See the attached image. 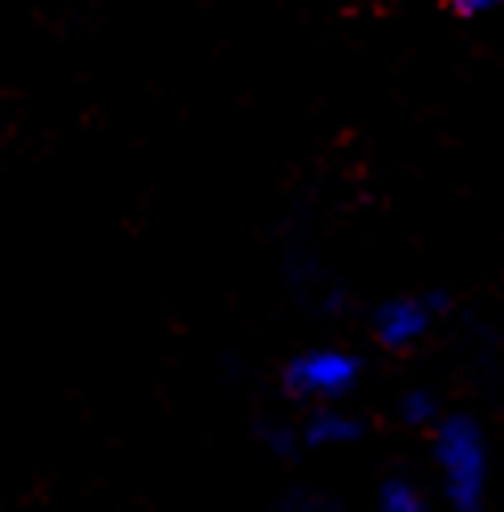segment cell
Segmentation results:
<instances>
[{
	"label": "cell",
	"instance_id": "obj_1",
	"mask_svg": "<svg viewBox=\"0 0 504 512\" xmlns=\"http://www.w3.org/2000/svg\"><path fill=\"white\" fill-rule=\"evenodd\" d=\"M431 468L452 512H484L492 492V439L472 411H444L431 423Z\"/></svg>",
	"mask_w": 504,
	"mask_h": 512
},
{
	"label": "cell",
	"instance_id": "obj_2",
	"mask_svg": "<svg viewBox=\"0 0 504 512\" xmlns=\"http://www.w3.org/2000/svg\"><path fill=\"white\" fill-rule=\"evenodd\" d=\"M366 378V358L350 346H305L297 350L285 370H281V387L293 403L313 407V403H346Z\"/></svg>",
	"mask_w": 504,
	"mask_h": 512
},
{
	"label": "cell",
	"instance_id": "obj_3",
	"mask_svg": "<svg viewBox=\"0 0 504 512\" xmlns=\"http://www.w3.org/2000/svg\"><path fill=\"white\" fill-rule=\"evenodd\" d=\"M452 309V297L444 289H419V293H395L370 305L366 330L374 346H383L387 354H411L419 350L435 326L444 322V313Z\"/></svg>",
	"mask_w": 504,
	"mask_h": 512
},
{
	"label": "cell",
	"instance_id": "obj_4",
	"mask_svg": "<svg viewBox=\"0 0 504 512\" xmlns=\"http://www.w3.org/2000/svg\"><path fill=\"white\" fill-rule=\"evenodd\" d=\"M301 452H338L366 439V419L342 403H313L305 407V419L297 423Z\"/></svg>",
	"mask_w": 504,
	"mask_h": 512
},
{
	"label": "cell",
	"instance_id": "obj_5",
	"mask_svg": "<svg viewBox=\"0 0 504 512\" xmlns=\"http://www.w3.org/2000/svg\"><path fill=\"white\" fill-rule=\"evenodd\" d=\"M374 508L378 512H431V500H427V488L415 476L391 472L374 488Z\"/></svg>",
	"mask_w": 504,
	"mask_h": 512
},
{
	"label": "cell",
	"instance_id": "obj_6",
	"mask_svg": "<svg viewBox=\"0 0 504 512\" xmlns=\"http://www.w3.org/2000/svg\"><path fill=\"white\" fill-rule=\"evenodd\" d=\"M395 415H399V423L403 427H411V431H431V423L444 415V399H439L431 387H407L403 395H399V403H395Z\"/></svg>",
	"mask_w": 504,
	"mask_h": 512
},
{
	"label": "cell",
	"instance_id": "obj_7",
	"mask_svg": "<svg viewBox=\"0 0 504 512\" xmlns=\"http://www.w3.org/2000/svg\"><path fill=\"white\" fill-rule=\"evenodd\" d=\"M444 9H448L456 21H464V25H476V21H488V17H496V13L504 9V0H444Z\"/></svg>",
	"mask_w": 504,
	"mask_h": 512
},
{
	"label": "cell",
	"instance_id": "obj_8",
	"mask_svg": "<svg viewBox=\"0 0 504 512\" xmlns=\"http://www.w3.org/2000/svg\"><path fill=\"white\" fill-rule=\"evenodd\" d=\"M285 512H338L326 496H293V504Z\"/></svg>",
	"mask_w": 504,
	"mask_h": 512
}]
</instances>
